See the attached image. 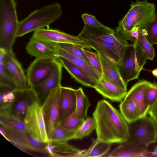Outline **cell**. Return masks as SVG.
<instances>
[{"instance_id": "cell-1", "label": "cell", "mask_w": 157, "mask_h": 157, "mask_svg": "<svg viewBox=\"0 0 157 157\" xmlns=\"http://www.w3.org/2000/svg\"><path fill=\"white\" fill-rule=\"evenodd\" d=\"M97 138L110 144L121 143L130 136L129 128L121 113L106 100L98 102L93 113Z\"/></svg>"}, {"instance_id": "cell-2", "label": "cell", "mask_w": 157, "mask_h": 157, "mask_svg": "<svg viewBox=\"0 0 157 157\" xmlns=\"http://www.w3.org/2000/svg\"><path fill=\"white\" fill-rule=\"evenodd\" d=\"M130 8L118 22L115 30L120 33L127 40L132 42L131 32L134 27L144 29L155 17L156 8L153 3L144 0L131 2Z\"/></svg>"}, {"instance_id": "cell-3", "label": "cell", "mask_w": 157, "mask_h": 157, "mask_svg": "<svg viewBox=\"0 0 157 157\" xmlns=\"http://www.w3.org/2000/svg\"><path fill=\"white\" fill-rule=\"evenodd\" d=\"M19 22L14 0H0V48L12 52Z\"/></svg>"}, {"instance_id": "cell-4", "label": "cell", "mask_w": 157, "mask_h": 157, "mask_svg": "<svg viewBox=\"0 0 157 157\" xmlns=\"http://www.w3.org/2000/svg\"><path fill=\"white\" fill-rule=\"evenodd\" d=\"M60 5L56 2L36 10L19 22L17 37H20L38 29L44 28L62 15Z\"/></svg>"}, {"instance_id": "cell-5", "label": "cell", "mask_w": 157, "mask_h": 157, "mask_svg": "<svg viewBox=\"0 0 157 157\" xmlns=\"http://www.w3.org/2000/svg\"><path fill=\"white\" fill-rule=\"evenodd\" d=\"M147 59L136 39L126 48L121 60L117 64L120 75L124 82L138 78Z\"/></svg>"}, {"instance_id": "cell-6", "label": "cell", "mask_w": 157, "mask_h": 157, "mask_svg": "<svg viewBox=\"0 0 157 157\" xmlns=\"http://www.w3.org/2000/svg\"><path fill=\"white\" fill-rule=\"evenodd\" d=\"M128 124L130 136L127 141L147 146L156 142L157 128L151 117L146 116Z\"/></svg>"}, {"instance_id": "cell-7", "label": "cell", "mask_w": 157, "mask_h": 157, "mask_svg": "<svg viewBox=\"0 0 157 157\" xmlns=\"http://www.w3.org/2000/svg\"><path fill=\"white\" fill-rule=\"evenodd\" d=\"M23 121L32 137L41 142H48L49 139L41 105L38 100L29 106Z\"/></svg>"}, {"instance_id": "cell-8", "label": "cell", "mask_w": 157, "mask_h": 157, "mask_svg": "<svg viewBox=\"0 0 157 157\" xmlns=\"http://www.w3.org/2000/svg\"><path fill=\"white\" fill-rule=\"evenodd\" d=\"M78 35L92 49L117 64L121 60L126 48L120 47L92 35L83 29Z\"/></svg>"}, {"instance_id": "cell-9", "label": "cell", "mask_w": 157, "mask_h": 157, "mask_svg": "<svg viewBox=\"0 0 157 157\" xmlns=\"http://www.w3.org/2000/svg\"><path fill=\"white\" fill-rule=\"evenodd\" d=\"M32 37L36 39L55 45L71 44L88 50L90 51L92 49L78 35H71L57 29H40L34 31Z\"/></svg>"}, {"instance_id": "cell-10", "label": "cell", "mask_w": 157, "mask_h": 157, "mask_svg": "<svg viewBox=\"0 0 157 157\" xmlns=\"http://www.w3.org/2000/svg\"><path fill=\"white\" fill-rule=\"evenodd\" d=\"M15 94L13 103L6 113L2 117L23 121L29 106L34 101L38 99L32 87L24 90H15Z\"/></svg>"}, {"instance_id": "cell-11", "label": "cell", "mask_w": 157, "mask_h": 157, "mask_svg": "<svg viewBox=\"0 0 157 157\" xmlns=\"http://www.w3.org/2000/svg\"><path fill=\"white\" fill-rule=\"evenodd\" d=\"M62 64L57 58L54 59L53 67L49 75L44 80L32 87L41 105L52 90L61 86Z\"/></svg>"}, {"instance_id": "cell-12", "label": "cell", "mask_w": 157, "mask_h": 157, "mask_svg": "<svg viewBox=\"0 0 157 157\" xmlns=\"http://www.w3.org/2000/svg\"><path fill=\"white\" fill-rule=\"evenodd\" d=\"M61 86L51 90L41 105L48 138L58 118Z\"/></svg>"}, {"instance_id": "cell-13", "label": "cell", "mask_w": 157, "mask_h": 157, "mask_svg": "<svg viewBox=\"0 0 157 157\" xmlns=\"http://www.w3.org/2000/svg\"><path fill=\"white\" fill-rule=\"evenodd\" d=\"M54 59H35L31 63L27 68L26 75L29 87L35 86L49 75L53 67Z\"/></svg>"}, {"instance_id": "cell-14", "label": "cell", "mask_w": 157, "mask_h": 157, "mask_svg": "<svg viewBox=\"0 0 157 157\" xmlns=\"http://www.w3.org/2000/svg\"><path fill=\"white\" fill-rule=\"evenodd\" d=\"M5 128L6 132V139L10 142L24 149L46 153V143L37 140L28 133Z\"/></svg>"}, {"instance_id": "cell-15", "label": "cell", "mask_w": 157, "mask_h": 157, "mask_svg": "<svg viewBox=\"0 0 157 157\" xmlns=\"http://www.w3.org/2000/svg\"><path fill=\"white\" fill-rule=\"evenodd\" d=\"M4 65L6 70L15 82L17 90H24L29 87L22 66L13 51L6 52Z\"/></svg>"}, {"instance_id": "cell-16", "label": "cell", "mask_w": 157, "mask_h": 157, "mask_svg": "<svg viewBox=\"0 0 157 157\" xmlns=\"http://www.w3.org/2000/svg\"><path fill=\"white\" fill-rule=\"evenodd\" d=\"M26 50L32 56L38 59H53L57 57L56 45L36 39L32 37L27 43Z\"/></svg>"}, {"instance_id": "cell-17", "label": "cell", "mask_w": 157, "mask_h": 157, "mask_svg": "<svg viewBox=\"0 0 157 157\" xmlns=\"http://www.w3.org/2000/svg\"><path fill=\"white\" fill-rule=\"evenodd\" d=\"M76 106L75 90L71 87L61 86L59 117L56 124H60L75 111Z\"/></svg>"}, {"instance_id": "cell-18", "label": "cell", "mask_w": 157, "mask_h": 157, "mask_svg": "<svg viewBox=\"0 0 157 157\" xmlns=\"http://www.w3.org/2000/svg\"><path fill=\"white\" fill-rule=\"evenodd\" d=\"M150 82L145 80L139 81L127 92L124 99L131 100L135 103L138 109L140 118L148 114L149 108L144 103V95Z\"/></svg>"}, {"instance_id": "cell-19", "label": "cell", "mask_w": 157, "mask_h": 157, "mask_svg": "<svg viewBox=\"0 0 157 157\" xmlns=\"http://www.w3.org/2000/svg\"><path fill=\"white\" fill-rule=\"evenodd\" d=\"M46 153L51 156L64 157H84L86 150L78 149L67 142L49 141L47 143Z\"/></svg>"}, {"instance_id": "cell-20", "label": "cell", "mask_w": 157, "mask_h": 157, "mask_svg": "<svg viewBox=\"0 0 157 157\" xmlns=\"http://www.w3.org/2000/svg\"><path fill=\"white\" fill-rule=\"evenodd\" d=\"M99 53L101 65V77L122 89L127 90V84L122 79L117 64L104 55Z\"/></svg>"}, {"instance_id": "cell-21", "label": "cell", "mask_w": 157, "mask_h": 157, "mask_svg": "<svg viewBox=\"0 0 157 157\" xmlns=\"http://www.w3.org/2000/svg\"><path fill=\"white\" fill-rule=\"evenodd\" d=\"M64 67L76 81L83 86L94 88L97 80L84 70L63 57H57Z\"/></svg>"}, {"instance_id": "cell-22", "label": "cell", "mask_w": 157, "mask_h": 157, "mask_svg": "<svg viewBox=\"0 0 157 157\" xmlns=\"http://www.w3.org/2000/svg\"><path fill=\"white\" fill-rule=\"evenodd\" d=\"M94 89L104 98L113 102L121 101L124 98L127 93V90L102 77L97 81Z\"/></svg>"}, {"instance_id": "cell-23", "label": "cell", "mask_w": 157, "mask_h": 157, "mask_svg": "<svg viewBox=\"0 0 157 157\" xmlns=\"http://www.w3.org/2000/svg\"><path fill=\"white\" fill-rule=\"evenodd\" d=\"M147 145L126 141L121 143L110 153L109 157H144L147 153Z\"/></svg>"}, {"instance_id": "cell-24", "label": "cell", "mask_w": 157, "mask_h": 157, "mask_svg": "<svg viewBox=\"0 0 157 157\" xmlns=\"http://www.w3.org/2000/svg\"><path fill=\"white\" fill-rule=\"evenodd\" d=\"M57 57L60 56L67 59L74 65L84 70L97 81L101 78V76L93 67L89 62L81 58L74 56L60 48L57 46Z\"/></svg>"}, {"instance_id": "cell-25", "label": "cell", "mask_w": 157, "mask_h": 157, "mask_svg": "<svg viewBox=\"0 0 157 157\" xmlns=\"http://www.w3.org/2000/svg\"><path fill=\"white\" fill-rule=\"evenodd\" d=\"M119 108L121 114L128 123H132L140 118L137 106L132 100L124 99L121 101Z\"/></svg>"}, {"instance_id": "cell-26", "label": "cell", "mask_w": 157, "mask_h": 157, "mask_svg": "<svg viewBox=\"0 0 157 157\" xmlns=\"http://www.w3.org/2000/svg\"><path fill=\"white\" fill-rule=\"evenodd\" d=\"M15 90L6 86L0 85V115H4L13 103Z\"/></svg>"}, {"instance_id": "cell-27", "label": "cell", "mask_w": 157, "mask_h": 157, "mask_svg": "<svg viewBox=\"0 0 157 157\" xmlns=\"http://www.w3.org/2000/svg\"><path fill=\"white\" fill-rule=\"evenodd\" d=\"M76 106L75 112L77 117L84 120L87 117L88 109L90 105L89 99L81 87L75 90Z\"/></svg>"}, {"instance_id": "cell-28", "label": "cell", "mask_w": 157, "mask_h": 157, "mask_svg": "<svg viewBox=\"0 0 157 157\" xmlns=\"http://www.w3.org/2000/svg\"><path fill=\"white\" fill-rule=\"evenodd\" d=\"M92 140V144L86 150L84 157H102L108 154L110 149L111 144L101 141L97 139Z\"/></svg>"}, {"instance_id": "cell-29", "label": "cell", "mask_w": 157, "mask_h": 157, "mask_svg": "<svg viewBox=\"0 0 157 157\" xmlns=\"http://www.w3.org/2000/svg\"><path fill=\"white\" fill-rule=\"evenodd\" d=\"M75 131L64 128L60 124H56L49 137V141L67 142L74 139Z\"/></svg>"}, {"instance_id": "cell-30", "label": "cell", "mask_w": 157, "mask_h": 157, "mask_svg": "<svg viewBox=\"0 0 157 157\" xmlns=\"http://www.w3.org/2000/svg\"><path fill=\"white\" fill-rule=\"evenodd\" d=\"M96 124L93 117H86L80 127L75 131L74 139H82L89 136L95 129Z\"/></svg>"}, {"instance_id": "cell-31", "label": "cell", "mask_w": 157, "mask_h": 157, "mask_svg": "<svg viewBox=\"0 0 157 157\" xmlns=\"http://www.w3.org/2000/svg\"><path fill=\"white\" fill-rule=\"evenodd\" d=\"M0 123L6 128L28 133L27 128L24 122L22 121L0 116Z\"/></svg>"}, {"instance_id": "cell-32", "label": "cell", "mask_w": 157, "mask_h": 157, "mask_svg": "<svg viewBox=\"0 0 157 157\" xmlns=\"http://www.w3.org/2000/svg\"><path fill=\"white\" fill-rule=\"evenodd\" d=\"M137 39L138 44L147 59L153 60L155 56L154 48L153 45L146 38L142 30L139 29V34Z\"/></svg>"}, {"instance_id": "cell-33", "label": "cell", "mask_w": 157, "mask_h": 157, "mask_svg": "<svg viewBox=\"0 0 157 157\" xmlns=\"http://www.w3.org/2000/svg\"><path fill=\"white\" fill-rule=\"evenodd\" d=\"M142 30L150 44L152 45L157 44V11L154 20Z\"/></svg>"}, {"instance_id": "cell-34", "label": "cell", "mask_w": 157, "mask_h": 157, "mask_svg": "<svg viewBox=\"0 0 157 157\" xmlns=\"http://www.w3.org/2000/svg\"><path fill=\"white\" fill-rule=\"evenodd\" d=\"M56 45L60 48L66 52L74 56L81 58L89 62L82 50L83 48L76 45L71 44H59Z\"/></svg>"}, {"instance_id": "cell-35", "label": "cell", "mask_w": 157, "mask_h": 157, "mask_svg": "<svg viewBox=\"0 0 157 157\" xmlns=\"http://www.w3.org/2000/svg\"><path fill=\"white\" fill-rule=\"evenodd\" d=\"M84 121L77 117L75 110L65 119L60 125L67 129L76 131L82 125Z\"/></svg>"}, {"instance_id": "cell-36", "label": "cell", "mask_w": 157, "mask_h": 157, "mask_svg": "<svg viewBox=\"0 0 157 157\" xmlns=\"http://www.w3.org/2000/svg\"><path fill=\"white\" fill-rule=\"evenodd\" d=\"M82 50L92 66L101 77L102 71L99 53L83 48Z\"/></svg>"}, {"instance_id": "cell-37", "label": "cell", "mask_w": 157, "mask_h": 157, "mask_svg": "<svg viewBox=\"0 0 157 157\" xmlns=\"http://www.w3.org/2000/svg\"><path fill=\"white\" fill-rule=\"evenodd\" d=\"M157 100V84L150 82L144 95V102L149 109Z\"/></svg>"}, {"instance_id": "cell-38", "label": "cell", "mask_w": 157, "mask_h": 157, "mask_svg": "<svg viewBox=\"0 0 157 157\" xmlns=\"http://www.w3.org/2000/svg\"><path fill=\"white\" fill-rule=\"evenodd\" d=\"M0 85L9 87L14 90L17 89L14 81L5 69L3 64H0Z\"/></svg>"}, {"instance_id": "cell-39", "label": "cell", "mask_w": 157, "mask_h": 157, "mask_svg": "<svg viewBox=\"0 0 157 157\" xmlns=\"http://www.w3.org/2000/svg\"><path fill=\"white\" fill-rule=\"evenodd\" d=\"M82 18L84 24L96 27L104 26L96 19L95 16L87 13L82 14Z\"/></svg>"}, {"instance_id": "cell-40", "label": "cell", "mask_w": 157, "mask_h": 157, "mask_svg": "<svg viewBox=\"0 0 157 157\" xmlns=\"http://www.w3.org/2000/svg\"><path fill=\"white\" fill-rule=\"evenodd\" d=\"M148 114L153 119L157 118V100L149 109Z\"/></svg>"}, {"instance_id": "cell-41", "label": "cell", "mask_w": 157, "mask_h": 157, "mask_svg": "<svg viewBox=\"0 0 157 157\" xmlns=\"http://www.w3.org/2000/svg\"><path fill=\"white\" fill-rule=\"evenodd\" d=\"M139 34V29L138 27H134L131 32V35L133 43L136 39H137Z\"/></svg>"}, {"instance_id": "cell-42", "label": "cell", "mask_w": 157, "mask_h": 157, "mask_svg": "<svg viewBox=\"0 0 157 157\" xmlns=\"http://www.w3.org/2000/svg\"><path fill=\"white\" fill-rule=\"evenodd\" d=\"M153 151L152 152L147 151L144 157H157V146L155 147Z\"/></svg>"}, {"instance_id": "cell-43", "label": "cell", "mask_w": 157, "mask_h": 157, "mask_svg": "<svg viewBox=\"0 0 157 157\" xmlns=\"http://www.w3.org/2000/svg\"><path fill=\"white\" fill-rule=\"evenodd\" d=\"M6 52L3 49L0 48V64H4Z\"/></svg>"}, {"instance_id": "cell-44", "label": "cell", "mask_w": 157, "mask_h": 157, "mask_svg": "<svg viewBox=\"0 0 157 157\" xmlns=\"http://www.w3.org/2000/svg\"><path fill=\"white\" fill-rule=\"evenodd\" d=\"M0 132L2 135L6 139V132L5 128L1 125Z\"/></svg>"}, {"instance_id": "cell-45", "label": "cell", "mask_w": 157, "mask_h": 157, "mask_svg": "<svg viewBox=\"0 0 157 157\" xmlns=\"http://www.w3.org/2000/svg\"><path fill=\"white\" fill-rule=\"evenodd\" d=\"M153 75L157 78V68L155 69L152 71Z\"/></svg>"}, {"instance_id": "cell-46", "label": "cell", "mask_w": 157, "mask_h": 157, "mask_svg": "<svg viewBox=\"0 0 157 157\" xmlns=\"http://www.w3.org/2000/svg\"><path fill=\"white\" fill-rule=\"evenodd\" d=\"M155 121V123H156V127H157V118H155V119H153Z\"/></svg>"}]
</instances>
